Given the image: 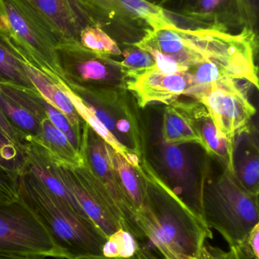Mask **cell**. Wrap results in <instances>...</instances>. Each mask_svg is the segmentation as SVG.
I'll return each instance as SVG.
<instances>
[{
	"instance_id": "6da1fadb",
	"label": "cell",
	"mask_w": 259,
	"mask_h": 259,
	"mask_svg": "<svg viewBox=\"0 0 259 259\" xmlns=\"http://www.w3.org/2000/svg\"><path fill=\"white\" fill-rule=\"evenodd\" d=\"M136 222L147 246L164 259H194L213 238L203 219L167 189L147 187Z\"/></svg>"
},
{
	"instance_id": "7a4b0ae2",
	"label": "cell",
	"mask_w": 259,
	"mask_h": 259,
	"mask_svg": "<svg viewBox=\"0 0 259 259\" xmlns=\"http://www.w3.org/2000/svg\"><path fill=\"white\" fill-rule=\"evenodd\" d=\"M19 199L68 259L102 255L106 238L86 218L52 193L27 167L18 176Z\"/></svg>"
},
{
	"instance_id": "3957f363",
	"label": "cell",
	"mask_w": 259,
	"mask_h": 259,
	"mask_svg": "<svg viewBox=\"0 0 259 259\" xmlns=\"http://www.w3.org/2000/svg\"><path fill=\"white\" fill-rule=\"evenodd\" d=\"M0 24L29 64L62 81L60 39L31 0H0Z\"/></svg>"
},
{
	"instance_id": "277c9868",
	"label": "cell",
	"mask_w": 259,
	"mask_h": 259,
	"mask_svg": "<svg viewBox=\"0 0 259 259\" xmlns=\"http://www.w3.org/2000/svg\"><path fill=\"white\" fill-rule=\"evenodd\" d=\"M202 217L207 226L216 230L230 247L238 246L259 224L258 196L239 183L234 170L225 168L202 194Z\"/></svg>"
},
{
	"instance_id": "5b68a950",
	"label": "cell",
	"mask_w": 259,
	"mask_h": 259,
	"mask_svg": "<svg viewBox=\"0 0 259 259\" xmlns=\"http://www.w3.org/2000/svg\"><path fill=\"white\" fill-rule=\"evenodd\" d=\"M181 29L207 61L216 65L221 80H245L258 88L255 64L257 32L248 27L237 33L202 28Z\"/></svg>"
},
{
	"instance_id": "8992f818",
	"label": "cell",
	"mask_w": 259,
	"mask_h": 259,
	"mask_svg": "<svg viewBox=\"0 0 259 259\" xmlns=\"http://www.w3.org/2000/svg\"><path fill=\"white\" fill-rule=\"evenodd\" d=\"M56 167L87 217L106 238L119 228H123L138 240L142 239L135 219L114 199L85 161L83 165L74 168L56 162Z\"/></svg>"
},
{
	"instance_id": "52a82bcc",
	"label": "cell",
	"mask_w": 259,
	"mask_h": 259,
	"mask_svg": "<svg viewBox=\"0 0 259 259\" xmlns=\"http://www.w3.org/2000/svg\"><path fill=\"white\" fill-rule=\"evenodd\" d=\"M117 42L132 45L149 31L173 24L162 8L144 0H77Z\"/></svg>"
},
{
	"instance_id": "ba28073f",
	"label": "cell",
	"mask_w": 259,
	"mask_h": 259,
	"mask_svg": "<svg viewBox=\"0 0 259 259\" xmlns=\"http://www.w3.org/2000/svg\"><path fill=\"white\" fill-rule=\"evenodd\" d=\"M0 251L68 259L20 199L10 203H0Z\"/></svg>"
},
{
	"instance_id": "9c48e42d",
	"label": "cell",
	"mask_w": 259,
	"mask_h": 259,
	"mask_svg": "<svg viewBox=\"0 0 259 259\" xmlns=\"http://www.w3.org/2000/svg\"><path fill=\"white\" fill-rule=\"evenodd\" d=\"M62 83L72 89H111L125 80L118 61L97 54L77 41H61L56 48Z\"/></svg>"
},
{
	"instance_id": "30bf717a",
	"label": "cell",
	"mask_w": 259,
	"mask_h": 259,
	"mask_svg": "<svg viewBox=\"0 0 259 259\" xmlns=\"http://www.w3.org/2000/svg\"><path fill=\"white\" fill-rule=\"evenodd\" d=\"M187 95L205 106L217 128L233 144L237 137L247 133L249 123L256 113L246 94L233 79L192 88Z\"/></svg>"
},
{
	"instance_id": "8fae6325",
	"label": "cell",
	"mask_w": 259,
	"mask_h": 259,
	"mask_svg": "<svg viewBox=\"0 0 259 259\" xmlns=\"http://www.w3.org/2000/svg\"><path fill=\"white\" fill-rule=\"evenodd\" d=\"M0 108L26 142L38 140L47 115L44 98L36 90L0 81Z\"/></svg>"
},
{
	"instance_id": "7c38bea8",
	"label": "cell",
	"mask_w": 259,
	"mask_h": 259,
	"mask_svg": "<svg viewBox=\"0 0 259 259\" xmlns=\"http://www.w3.org/2000/svg\"><path fill=\"white\" fill-rule=\"evenodd\" d=\"M165 12L188 22L190 27L184 29H208L237 33L246 27L240 0H196L179 13Z\"/></svg>"
},
{
	"instance_id": "4fadbf2b",
	"label": "cell",
	"mask_w": 259,
	"mask_h": 259,
	"mask_svg": "<svg viewBox=\"0 0 259 259\" xmlns=\"http://www.w3.org/2000/svg\"><path fill=\"white\" fill-rule=\"evenodd\" d=\"M126 81V87L133 93L141 108L154 102L168 105L179 96L187 95L194 86L189 71L164 73L152 70Z\"/></svg>"
},
{
	"instance_id": "5bb4252c",
	"label": "cell",
	"mask_w": 259,
	"mask_h": 259,
	"mask_svg": "<svg viewBox=\"0 0 259 259\" xmlns=\"http://www.w3.org/2000/svg\"><path fill=\"white\" fill-rule=\"evenodd\" d=\"M82 156L91 171L103 183L118 203L135 218V214L128 203L116 175L112 158V148L100 138L86 123Z\"/></svg>"
},
{
	"instance_id": "9a60e30c",
	"label": "cell",
	"mask_w": 259,
	"mask_h": 259,
	"mask_svg": "<svg viewBox=\"0 0 259 259\" xmlns=\"http://www.w3.org/2000/svg\"><path fill=\"white\" fill-rule=\"evenodd\" d=\"M61 41L79 42L81 31L97 23L77 0H31Z\"/></svg>"
},
{
	"instance_id": "2e32d148",
	"label": "cell",
	"mask_w": 259,
	"mask_h": 259,
	"mask_svg": "<svg viewBox=\"0 0 259 259\" xmlns=\"http://www.w3.org/2000/svg\"><path fill=\"white\" fill-rule=\"evenodd\" d=\"M180 104L199 137L200 146L208 155L218 158L225 164V168L234 170L235 144H233L217 128L205 106L199 102H180Z\"/></svg>"
},
{
	"instance_id": "e0dca14e",
	"label": "cell",
	"mask_w": 259,
	"mask_h": 259,
	"mask_svg": "<svg viewBox=\"0 0 259 259\" xmlns=\"http://www.w3.org/2000/svg\"><path fill=\"white\" fill-rule=\"evenodd\" d=\"M24 152L27 157L26 167L55 196L76 212L89 219L61 179L56 170V162L47 150L38 143L29 141L24 146Z\"/></svg>"
},
{
	"instance_id": "ac0fdd59",
	"label": "cell",
	"mask_w": 259,
	"mask_h": 259,
	"mask_svg": "<svg viewBox=\"0 0 259 259\" xmlns=\"http://www.w3.org/2000/svg\"><path fill=\"white\" fill-rule=\"evenodd\" d=\"M25 69L33 88L52 106L59 109L69 120L73 127L84 137L86 122L79 115L67 94L63 84L59 80L36 69L26 61Z\"/></svg>"
},
{
	"instance_id": "d6986e66",
	"label": "cell",
	"mask_w": 259,
	"mask_h": 259,
	"mask_svg": "<svg viewBox=\"0 0 259 259\" xmlns=\"http://www.w3.org/2000/svg\"><path fill=\"white\" fill-rule=\"evenodd\" d=\"M25 58L0 24V81L35 90L25 69Z\"/></svg>"
},
{
	"instance_id": "ffe728a7",
	"label": "cell",
	"mask_w": 259,
	"mask_h": 259,
	"mask_svg": "<svg viewBox=\"0 0 259 259\" xmlns=\"http://www.w3.org/2000/svg\"><path fill=\"white\" fill-rule=\"evenodd\" d=\"M33 142L44 147L58 164L74 168L81 167L85 163L83 156L73 147L65 134L50 122L48 118L41 123L39 137L36 141Z\"/></svg>"
},
{
	"instance_id": "44dd1931",
	"label": "cell",
	"mask_w": 259,
	"mask_h": 259,
	"mask_svg": "<svg viewBox=\"0 0 259 259\" xmlns=\"http://www.w3.org/2000/svg\"><path fill=\"white\" fill-rule=\"evenodd\" d=\"M162 136L163 140L167 145L179 146L188 143L200 145V140L190 118L177 100L169 103L165 108Z\"/></svg>"
},
{
	"instance_id": "7402d4cb",
	"label": "cell",
	"mask_w": 259,
	"mask_h": 259,
	"mask_svg": "<svg viewBox=\"0 0 259 259\" xmlns=\"http://www.w3.org/2000/svg\"><path fill=\"white\" fill-rule=\"evenodd\" d=\"M62 83V82H61ZM69 97L70 100L72 102L76 110L79 112L82 119L88 124L90 127L100 137L103 139L111 148L116 152L124 157L125 159L134 167L138 168V158L137 152L132 150L130 148L127 147L126 145L122 143L110 131H109L101 121L94 115L91 109L86 106L85 103L79 98L71 90L68 89L64 83H62Z\"/></svg>"
},
{
	"instance_id": "603a6c76",
	"label": "cell",
	"mask_w": 259,
	"mask_h": 259,
	"mask_svg": "<svg viewBox=\"0 0 259 259\" xmlns=\"http://www.w3.org/2000/svg\"><path fill=\"white\" fill-rule=\"evenodd\" d=\"M112 158L120 187L136 217L137 211L144 203L147 187L139 181L135 168L124 157L113 149Z\"/></svg>"
},
{
	"instance_id": "cb8c5ba5",
	"label": "cell",
	"mask_w": 259,
	"mask_h": 259,
	"mask_svg": "<svg viewBox=\"0 0 259 259\" xmlns=\"http://www.w3.org/2000/svg\"><path fill=\"white\" fill-rule=\"evenodd\" d=\"M234 174L240 184L248 191L258 196V149L249 141L238 159H234Z\"/></svg>"
},
{
	"instance_id": "d4e9b609",
	"label": "cell",
	"mask_w": 259,
	"mask_h": 259,
	"mask_svg": "<svg viewBox=\"0 0 259 259\" xmlns=\"http://www.w3.org/2000/svg\"><path fill=\"white\" fill-rule=\"evenodd\" d=\"M79 42L88 50L113 58L122 56L118 42L111 37L98 23L89 24L81 31Z\"/></svg>"
},
{
	"instance_id": "484cf974",
	"label": "cell",
	"mask_w": 259,
	"mask_h": 259,
	"mask_svg": "<svg viewBox=\"0 0 259 259\" xmlns=\"http://www.w3.org/2000/svg\"><path fill=\"white\" fill-rule=\"evenodd\" d=\"M126 46V49L122 52L123 60L119 62L126 80L155 70V62L151 54L135 46Z\"/></svg>"
},
{
	"instance_id": "4316f807",
	"label": "cell",
	"mask_w": 259,
	"mask_h": 259,
	"mask_svg": "<svg viewBox=\"0 0 259 259\" xmlns=\"http://www.w3.org/2000/svg\"><path fill=\"white\" fill-rule=\"evenodd\" d=\"M139 246L138 239L132 233L119 228L106 238L102 247V255L106 258H131L135 256Z\"/></svg>"
},
{
	"instance_id": "83f0119b",
	"label": "cell",
	"mask_w": 259,
	"mask_h": 259,
	"mask_svg": "<svg viewBox=\"0 0 259 259\" xmlns=\"http://www.w3.org/2000/svg\"><path fill=\"white\" fill-rule=\"evenodd\" d=\"M27 165L24 149L9 140L0 131V166L19 175Z\"/></svg>"
},
{
	"instance_id": "f1b7e54d",
	"label": "cell",
	"mask_w": 259,
	"mask_h": 259,
	"mask_svg": "<svg viewBox=\"0 0 259 259\" xmlns=\"http://www.w3.org/2000/svg\"><path fill=\"white\" fill-rule=\"evenodd\" d=\"M44 106L46 114L50 122L59 131L63 133L65 137L69 140L73 147L79 154L82 155V146H83L84 137L81 136L73 127L67 117L62 112L52 106L47 100L44 99Z\"/></svg>"
},
{
	"instance_id": "f546056e",
	"label": "cell",
	"mask_w": 259,
	"mask_h": 259,
	"mask_svg": "<svg viewBox=\"0 0 259 259\" xmlns=\"http://www.w3.org/2000/svg\"><path fill=\"white\" fill-rule=\"evenodd\" d=\"M18 176L0 166V203H10L19 199Z\"/></svg>"
},
{
	"instance_id": "4dcf8cb0",
	"label": "cell",
	"mask_w": 259,
	"mask_h": 259,
	"mask_svg": "<svg viewBox=\"0 0 259 259\" xmlns=\"http://www.w3.org/2000/svg\"><path fill=\"white\" fill-rule=\"evenodd\" d=\"M194 259H243L237 246L230 247L229 251L223 250L211 246L208 242L201 248L199 254Z\"/></svg>"
},
{
	"instance_id": "1f68e13d",
	"label": "cell",
	"mask_w": 259,
	"mask_h": 259,
	"mask_svg": "<svg viewBox=\"0 0 259 259\" xmlns=\"http://www.w3.org/2000/svg\"><path fill=\"white\" fill-rule=\"evenodd\" d=\"M249 259H259V224L255 225L244 240L237 246Z\"/></svg>"
},
{
	"instance_id": "d6a6232c",
	"label": "cell",
	"mask_w": 259,
	"mask_h": 259,
	"mask_svg": "<svg viewBox=\"0 0 259 259\" xmlns=\"http://www.w3.org/2000/svg\"><path fill=\"white\" fill-rule=\"evenodd\" d=\"M246 18V27L257 32L258 19V0H240Z\"/></svg>"
},
{
	"instance_id": "836d02e7",
	"label": "cell",
	"mask_w": 259,
	"mask_h": 259,
	"mask_svg": "<svg viewBox=\"0 0 259 259\" xmlns=\"http://www.w3.org/2000/svg\"><path fill=\"white\" fill-rule=\"evenodd\" d=\"M196 0H167L164 9L170 13L177 14L190 7Z\"/></svg>"
},
{
	"instance_id": "e575fe53",
	"label": "cell",
	"mask_w": 259,
	"mask_h": 259,
	"mask_svg": "<svg viewBox=\"0 0 259 259\" xmlns=\"http://www.w3.org/2000/svg\"><path fill=\"white\" fill-rule=\"evenodd\" d=\"M134 258L135 259H164L155 251L152 250L147 246V243L144 245L140 244L139 248Z\"/></svg>"
},
{
	"instance_id": "d590c367",
	"label": "cell",
	"mask_w": 259,
	"mask_h": 259,
	"mask_svg": "<svg viewBox=\"0 0 259 259\" xmlns=\"http://www.w3.org/2000/svg\"><path fill=\"white\" fill-rule=\"evenodd\" d=\"M44 257L0 251V259H45Z\"/></svg>"
},
{
	"instance_id": "8d00e7d4",
	"label": "cell",
	"mask_w": 259,
	"mask_h": 259,
	"mask_svg": "<svg viewBox=\"0 0 259 259\" xmlns=\"http://www.w3.org/2000/svg\"><path fill=\"white\" fill-rule=\"evenodd\" d=\"M144 1L154 5V6H158V7L162 8V9H164L167 3V0H144Z\"/></svg>"
},
{
	"instance_id": "74e56055",
	"label": "cell",
	"mask_w": 259,
	"mask_h": 259,
	"mask_svg": "<svg viewBox=\"0 0 259 259\" xmlns=\"http://www.w3.org/2000/svg\"><path fill=\"white\" fill-rule=\"evenodd\" d=\"M76 259H135L134 257L131 258H106L103 255H88V256L79 257Z\"/></svg>"
}]
</instances>
